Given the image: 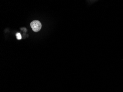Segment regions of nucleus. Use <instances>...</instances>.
Here are the masks:
<instances>
[{"instance_id":"f03ea898","label":"nucleus","mask_w":123,"mask_h":92,"mask_svg":"<svg viewBox=\"0 0 123 92\" xmlns=\"http://www.w3.org/2000/svg\"><path fill=\"white\" fill-rule=\"evenodd\" d=\"M16 36L17 39H18V40H20V39H21V38H22V37H21V35L20 33H17L16 34Z\"/></svg>"},{"instance_id":"f257e3e1","label":"nucleus","mask_w":123,"mask_h":92,"mask_svg":"<svg viewBox=\"0 0 123 92\" xmlns=\"http://www.w3.org/2000/svg\"><path fill=\"white\" fill-rule=\"evenodd\" d=\"M32 30L35 32H37L41 29L42 25L40 21L34 20L31 22L30 24Z\"/></svg>"}]
</instances>
